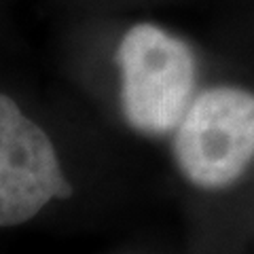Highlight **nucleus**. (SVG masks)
Wrapping results in <instances>:
<instances>
[{"mask_svg":"<svg viewBox=\"0 0 254 254\" xmlns=\"http://www.w3.org/2000/svg\"><path fill=\"white\" fill-rule=\"evenodd\" d=\"M117 106L144 138H165L199 93V55L178 32L150 19L121 28L113 47Z\"/></svg>","mask_w":254,"mask_h":254,"instance_id":"nucleus-1","label":"nucleus"},{"mask_svg":"<svg viewBox=\"0 0 254 254\" xmlns=\"http://www.w3.org/2000/svg\"><path fill=\"white\" fill-rule=\"evenodd\" d=\"M176 170L199 190H225L254 165V91L235 83L203 87L172 133Z\"/></svg>","mask_w":254,"mask_h":254,"instance_id":"nucleus-2","label":"nucleus"},{"mask_svg":"<svg viewBox=\"0 0 254 254\" xmlns=\"http://www.w3.org/2000/svg\"><path fill=\"white\" fill-rule=\"evenodd\" d=\"M81 2H91V0H81ZM104 2H117V4H136V2H153V0H93V4H104Z\"/></svg>","mask_w":254,"mask_h":254,"instance_id":"nucleus-4","label":"nucleus"},{"mask_svg":"<svg viewBox=\"0 0 254 254\" xmlns=\"http://www.w3.org/2000/svg\"><path fill=\"white\" fill-rule=\"evenodd\" d=\"M66 180L49 131L9 91L0 93V227L38 216L55 199H68Z\"/></svg>","mask_w":254,"mask_h":254,"instance_id":"nucleus-3","label":"nucleus"}]
</instances>
